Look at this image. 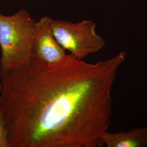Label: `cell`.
Returning <instances> with one entry per match:
<instances>
[{
  "instance_id": "1",
  "label": "cell",
  "mask_w": 147,
  "mask_h": 147,
  "mask_svg": "<svg viewBox=\"0 0 147 147\" xmlns=\"http://www.w3.org/2000/svg\"><path fill=\"white\" fill-rule=\"evenodd\" d=\"M126 53L88 63L67 55L47 67L32 58L0 73L9 147H100L112 115V91Z\"/></svg>"
},
{
  "instance_id": "2",
  "label": "cell",
  "mask_w": 147,
  "mask_h": 147,
  "mask_svg": "<svg viewBox=\"0 0 147 147\" xmlns=\"http://www.w3.org/2000/svg\"><path fill=\"white\" fill-rule=\"evenodd\" d=\"M35 22L24 9L11 16L0 13V73L16 68L30 60Z\"/></svg>"
},
{
  "instance_id": "3",
  "label": "cell",
  "mask_w": 147,
  "mask_h": 147,
  "mask_svg": "<svg viewBox=\"0 0 147 147\" xmlns=\"http://www.w3.org/2000/svg\"><path fill=\"white\" fill-rule=\"evenodd\" d=\"M51 28L62 47L80 60L105 47V40L97 33L96 25L92 20L72 22L52 19Z\"/></svg>"
},
{
  "instance_id": "4",
  "label": "cell",
  "mask_w": 147,
  "mask_h": 147,
  "mask_svg": "<svg viewBox=\"0 0 147 147\" xmlns=\"http://www.w3.org/2000/svg\"><path fill=\"white\" fill-rule=\"evenodd\" d=\"M52 19L47 16L36 21L31 58L37 63L51 67L62 62L67 54L53 35Z\"/></svg>"
},
{
  "instance_id": "5",
  "label": "cell",
  "mask_w": 147,
  "mask_h": 147,
  "mask_svg": "<svg viewBox=\"0 0 147 147\" xmlns=\"http://www.w3.org/2000/svg\"><path fill=\"white\" fill-rule=\"evenodd\" d=\"M107 147H147V126L135 127L129 131H106L101 137Z\"/></svg>"
},
{
  "instance_id": "6",
  "label": "cell",
  "mask_w": 147,
  "mask_h": 147,
  "mask_svg": "<svg viewBox=\"0 0 147 147\" xmlns=\"http://www.w3.org/2000/svg\"><path fill=\"white\" fill-rule=\"evenodd\" d=\"M2 85L0 83V95ZM0 147H9L8 141V133L6 130L5 123L3 114L0 110Z\"/></svg>"
},
{
  "instance_id": "7",
  "label": "cell",
  "mask_w": 147,
  "mask_h": 147,
  "mask_svg": "<svg viewBox=\"0 0 147 147\" xmlns=\"http://www.w3.org/2000/svg\"><path fill=\"white\" fill-rule=\"evenodd\" d=\"M0 52H1V49H0Z\"/></svg>"
}]
</instances>
